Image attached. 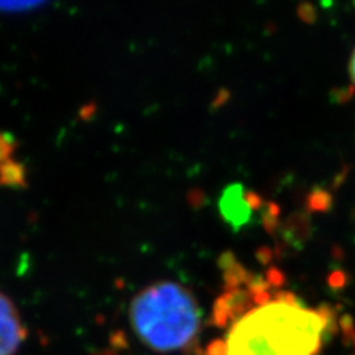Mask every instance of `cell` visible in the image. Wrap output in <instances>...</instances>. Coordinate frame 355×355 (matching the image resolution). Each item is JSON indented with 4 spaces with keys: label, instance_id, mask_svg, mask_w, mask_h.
Here are the masks:
<instances>
[{
    "label": "cell",
    "instance_id": "1",
    "mask_svg": "<svg viewBox=\"0 0 355 355\" xmlns=\"http://www.w3.org/2000/svg\"><path fill=\"white\" fill-rule=\"evenodd\" d=\"M327 320L288 292H275L270 302L253 308L231 326L228 355H317L326 342Z\"/></svg>",
    "mask_w": 355,
    "mask_h": 355
},
{
    "label": "cell",
    "instance_id": "2",
    "mask_svg": "<svg viewBox=\"0 0 355 355\" xmlns=\"http://www.w3.org/2000/svg\"><path fill=\"white\" fill-rule=\"evenodd\" d=\"M196 297L172 282L155 283L139 292L130 304V326L139 340L157 352L191 351L200 331Z\"/></svg>",
    "mask_w": 355,
    "mask_h": 355
},
{
    "label": "cell",
    "instance_id": "3",
    "mask_svg": "<svg viewBox=\"0 0 355 355\" xmlns=\"http://www.w3.org/2000/svg\"><path fill=\"white\" fill-rule=\"evenodd\" d=\"M253 293L248 287H239L227 291L218 297L212 311V324L216 327H228L237 323L244 315L249 314L253 308H257Z\"/></svg>",
    "mask_w": 355,
    "mask_h": 355
},
{
    "label": "cell",
    "instance_id": "4",
    "mask_svg": "<svg viewBox=\"0 0 355 355\" xmlns=\"http://www.w3.org/2000/svg\"><path fill=\"white\" fill-rule=\"evenodd\" d=\"M26 339V329L12 301L0 293V355H14Z\"/></svg>",
    "mask_w": 355,
    "mask_h": 355
},
{
    "label": "cell",
    "instance_id": "5",
    "mask_svg": "<svg viewBox=\"0 0 355 355\" xmlns=\"http://www.w3.org/2000/svg\"><path fill=\"white\" fill-rule=\"evenodd\" d=\"M219 209L222 218L236 231L246 225L252 216V205L240 185H231L222 193Z\"/></svg>",
    "mask_w": 355,
    "mask_h": 355
},
{
    "label": "cell",
    "instance_id": "6",
    "mask_svg": "<svg viewBox=\"0 0 355 355\" xmlns=\"http://www.w3.org/2000/svg\"><path fill=\"white\" fill-rule=\"evenodd\" d=\"M219 265L222 268V272H224V282H225L227 291H232V288H239L243 286L248 287L253 280L249 271L244 270L241 263H239L231 253H225L224 257L220 258Z\"/></svg>",
    "mask_w": 355,
    "mask_h": 355
},
{
    "label": "cell",
    "instance_id": "7",
    "mask_svg": "<svg viewBox=\"0 0 355 355\" xmlns=\"http://www.w3.org/2000/svg\"><path fill=\"white\" fill-rule=\"evenodd\" d=\"M0 187L27 188L26 166L12 159L0 164Z\"/></svg>",
    "mask_w": 355,
    "mask_h": 355
},
{
    "label": "cell",
    "instance_id": "8",
    "mask_svg": "<svg viewBox=\"0 0 355 355\" xmlns=\"http://www.w3.org/2000/svg\"><path fill=\"white\" fill-rule=\"evenodd\" d=\"M17 146L18 144L12 135H9L6 132H0V164L12 159Z\"/></svg>",
    "mask_w": 355,
    "mask_h": 355
},
{
    "label": "cell",
    "instance_id": "9",
    "mask_svg": "<svg viewBox=\"0 0 355 355\" xmlns=\"http://www.w3.org/2000/svg\"><path fill=\"white\" fill-rule=\"evenodd\" d=\"M43 2L44 0H0V10H26Z\"/></svg>",
    "mask_w": 355,
    "mask_h": 355
},
{
    "label": "cell",
    "instance_id": "10",
    "mask_svg": "<svg viewBox=\"0 0 355 355\" xmlns=\"http://www.w3.org/2000/svg\"><path fill=\"white\" fill-rule=\"evenodd\" d=\"M339 327L342 329L343 338L347 342L355 340V323L351 315H342L339 318Z\"/></svg>",
    "mask_w": 355,
    "mask_h": 355
},
{
    "label": "cell",
    "instance_id": "11",
    "mask_svg": "<svg viewBox=\"0 0 355 355\" xmlns=\"http://www.w3.org/2000/svg\"><path fill=\"white\" fill-rule=\"evenodd\" d=\"M206 355H228L227 352V342L222 339H216L209 343V347L205 351Z\"/></svg>",
    "mask_w": 355,
    "mask_h": 355
},
{
    "label": "cell",
    "instance_id": "12",
    "mask_svg": "<svg viewBox=\"0 0 355 355\" xmlns=\"http://www.w3.org/2000/svg\"><path fill=\"white\" fill-rule=\"evenodd\" d=\"M265 280L270 287H280L284 283V275L279 270H270Z\"/></svg>",
    "mask_w": 355,
    "mask_h": 355
},
{
    "label": "cell",
    "instance_id": "13",
    "mask_svg": "<svg viewBox=\"0 0 355 355\" xmlns=\"http://www.w3.org/2000/svg\"><path fill=\"white\" fill-rule=\"evenodd\" d=\"M343 284H345V277H343V274H340V272L331 274V277H330V286L331 287L338 288V287H343Z\"/></svg>",
    "mask_w": 355,
    "mask_h": 355
},
{
    "label": "cell",
    "instance_id": "14",
    "mask_svg": "<svg viewBox=\"0 0 355 355\" xmlns=\"http://www.w3.org/2000/svg\"><path fill=\"white\" fill-rule=\"evenodd\" d=\"M349 76L352 79V83L355 85V49H354V52L351 55V60H349Z\"/></svg>",
    "mask_w": 355,
    "mask_h": 355
},
{
    "label": "cell",
    "instance_id": "15",
    "mask_svg": "<svg viewBox=\"0 0 355 355\" xmlns=\"http://www.w3.org/2000/svg\"><path fill=\"white\" fill-rule=\"evenodd\" d=\"M354 355H355V354H354Z\"/></svg>",
    "mask_w": 355,
    "mask_h": 355
},
{
    "label": "cell",
    "instance_id": "16",
    "mask_svg": "<svg viewBox=\"0 0 355 355\" xmlns=\"http://www.w3.org/2000/svg\"><path fill=\"white\" fill-rule=\"evenodd\" d=\"M354 342H355V340H354Z\"/></svg>",
    "mask_w": 355,
    "mask_h": 355
}]
</instances>
